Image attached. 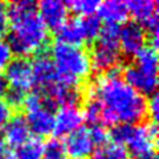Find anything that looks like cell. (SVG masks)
Masks as SVG:
<instances>
[{
	"label": "cell",
	"instance_id": "16",
	"mask_svg": "<svg viewBox=\"0 0 159 159\" xmlns=\"http://www.w3.org/2000/svg\"><path fill=\"white\" fill-rule=\"evenodd\" d=\"M4 139L7 142V147H19L24 142H27L31 135L29 127L23 116H12V118L3 127Z\"/></svg>",
	"mask_w": 159,
	"mask_h": 159
},
{
	"label": "cell",
	"instance_id": "15",
	"mask_svg": "<svg viewBox=\"0 0 159 159\" xmlns=\"http://www.w3.org/2000/svg\"><path fill=\"white\" fill-rule=\"evenodd\" d=\"M97 13L99 16L98 19L103 20L105 24L119 27L121 24H125L129 17L127 3L119 2V0H110V2L99 3Z\"/></svg>",
	"mask_w": 159,
	"mask_h": 159
},
{
	"label": "cell",
	"instance_id": "27",
	"mask_svg": "<svg viewBox=\"0 0 159 159\" xmlns=\"http://www.w3.org/2000/svg\"><path fill=\"white\" fill-rule=\"evenodd\" d=\"M0 159H16L15 152H12L11 148L3 145L2 142H0Z\"/></svg>",
	"mask_w": 159,
	"mask_h": 159
},
{
	"label": "cell",
	"instance_id": "19",
	"mask_svg": "<svg viewBox=\"0 0 159 159\" xmlns=\"http://www.w3.org/2000/svg\"><path fill=\"white\" fill-rule=\"evenodd\" d=\"M44 143L40 138H29L15 152L16 159H43Z\"/></svg>",
	"mask_w": 159,
	"mask_h": 159
},
{
	"label": "cell",
	"instance_id": "4",
	"mask_svg": "<svg viewBox=\"0 0 159 159\" xmlns=\"http://www.w3.org/2000/svg\"><path fill=\"white\" fill-rule=\"evenodd\" d=\"M123 80L139 94L152 96L158 88V53L150 45L135 56V61L125 68Z\"/></svg>",
	"mask_w": 159,
	"mask_h": 159
},
{
	"label": "cell",
	"instance_id": "12",
	"mask_svg": "<svg viewBox=\"0 0 159 159\" xmlns=\"http://www.w3.org/2000/svg\"><path fill=\"white\" fill-rule=\"evenodd\" d=\"M84 114L78 106H61L54 114L53 133L54 137H68L82 127Z\"/></svg>",
	"mask_w": 159,
	"mask_h": 159
},
{
	"label": "cell",
	"instance_id": "26",
	"mask_svg": "<svg viewBox=\"0 0 159 159\" xmlns=\"http://www.w3.org/2000/svg\"><path fill=\"white\" fill-rule=\"evenodd\" d=\"M8 29V17H7V8L6 4L0 2V37L6 33Z\"/></svg>",
	"mask_w": 159,
	"mask_h": 159
},
{
	"label": "cell",
	"instance_id": "9",
	"mask_svg": "<svg viewBox=\"0 0 159 159\" xmlns=\"http://www.w3.org/2000/svg\"><path fill=\"white\" fill-rule=\"evenodd\" d=\"M4 76L7 78L8 89L15 92H20L27 96L33 88V76H32V64L28 58L17 57L12 60L6 68Z\"/></svg>",
	"mask_w": 159,
	"mask_h": 159
},
{
	"label": "cell",
	"instance_id": "1",
	"mask_svg": "<svg viewBox=\"0 0 159 159\" xmlns=\"http://www.w3.org/2000/svg\"><path fill=\"white\" fill-rule=\"evenodd\" d=\"M82 114L92 126L134 125L146 118L147 101L121 74L110 72L99 74L90 84Z\"/></svg>",
	"mask_w": 159,
	"mask_h": 159
},
{
	"label": "cell",
	"instance_id": "21",
	"mask_svg": "<svg viewBox=\"0 0 159 159\" xmlns=\"http://www.w3.org/2000/svg\"><path fill=\"white\" fill-rule=\"evenodd\" d=\"M66 155L64 143L57 138H51L44 145L43 159H66Z\"/></svg>",
	"mask_w": 159,
	"mask_h": 159
},
{
	"label": "cell",
	"instance_id": "30",
	"mask_svg": "<svg viewBox=\"0 0 159 159\" xmlns=\"http://www.w3.org/2000/svg\"><path fill=\"white\" fill-rule=\"evenodd\" d=\"M70 159H82V158H70Z\"/></svg>",
	"mask_w": 159,
	"mask_h": 159
},
{
	"label": "cell",
	"instance_id": "24",
	"mask_svg": "<svg viewBox=\"0 0 159 159\" xmlns=\"http://www.w3.org/2000/svg\"><path fill=\"white\" fill-rule=\"evenodd\" d=\"M11 118H12V106L4 98H0V129L6 126Z\"/></svg>",
	"mask_w": 159,
	"mask_h": 159
},
{
	"label": "cell",
	"instance_id": "10",
	"mask_svg": "<svg viewBox=\"0 0 159 159\" xmlns=\"http://www.w3.org/2000/svg\"><path fill=\"white\" fill-rule=\"evenodd\" d=\"M118 45L122 54L135 57L146 47V32L135 21H126L118 29Z\"/></svg>",
	"mask_w": 159,
	"mask_h": 159
},
{
	"label": "cell",
	"instance_id": "20",
	"mask_svg": "<svg viewBox=\"0 0 159 159\" xmlns=\"http://www.w3.org/2000/svg\"><path fill=\"white\" fill-rule=\"evenodd\" d=\"M65 4L68 7V11L77 13L80 17H88L94 16V13L98 9L99 2L97 0H72Z\"/></svg>",
	"mask_w": 159,
	"mask_h": 159
},
{
	"label": "cell",
	"instance_id": "29",
	"mask_svg": "<svg viewBox=\"0 0 159 159\" xmlns=\"http://www.w3.org/2000/svg\"><path fill=\"white\" fill-rule=\"evenodd\" d=\"M135 159H158L155 151L154 152H150V154H146V155H142V157H137Z\"/></svg>",
	"mask_w": 159,
	"mask_h": 159
},
{
	"label": "cell",
	"instance_id": "22",
	"mask_svg": "<svg viewBox=\"0 0 159 159\" xmlns=\"http://www.w3.org/2000/svg\"><path fill=\"white\" fill-rule=\"evenodd\" d=\"M90 130V134H92V138L94 143H96V148L98 146H102L105 145L106 142H109V133L106 130V127H103L101 125H93L89 127Z\"/></svg>",
	"mask_w": 159,
	"mask_h": 159
},
{
	"label": "cell",
	"instance_id": "25",
	"mask_svg": "<svg viewBox=\"0 0 159 159\" xmlns=\"http://www.w3.org/2000/svg\"><path fill=\"white\" fill-rule=\"evenodd\" d=\"M158 109H159V101H158V94L155 93L150 96L147 102V114L148 117H151L154 123H157L158 121Z\"/></svg>",
	"mask_w": 159,
	"mask_h": 159
},
{
	"label": "cell",
	"instance_id": "8",
	"mask_svg": "<svg viewBox=\"0 0 159 159\" xmlns=\"http://www.w3.org/2000/svg\"><path fill=\"white\" fill-rule=\"evenodd\" d=\"M129 15H131L138 25L148 33L150 47L158 49V31H159V16L158 3L155 0H134L127 3Z\"/></svg>",
	"mask_w": 159,
	"mask_h": 159
},
{
	"label": "cell",
	"instance_id": "7",
	"mask_svg": "<svg viewBox=\"0 0 159 159\" xmlns=\"http://www.w3.org/2000/svg\"><path fill=\"white\" fill-rule=\"evenodd\" d=\"M25 109V122L29 131L36 138L51 135L54 125V106L39 93L29 94L24 99Z\"/></svg>",
	"mask_w": 159,
	"mask_h": 159
},
{
	"label": "cell",
	"instance_id": "28",
	"mask_svg": "<svg viewBox=\"0 0 159 159\" xmlns=\"http://www.w3.org/2000/svg\"><path fill=\"white\" fill-rule=\"evenodd\" d=\"M8 90V82H7V78L4 76L3 72H0V98H3L6 96V93Z\"/></svg>",
	"mask_w": 159,
	"mask_h": 159
},
{
	"label": "cell",
	"instance_id": "2",
	"mask_svg": "<svg viewBox=\"0 0 159 159\" xmlns=\"http://www.w3.org/2000/svg\"><path fill=\"white\" fill-rule=\"evenodd\" d=\"M6 8L8 24H11L7 43L12 53L24 58L40 54L48 45L49 31L37 15V4L31 0H20Z\"/></svg>",
	"mask_w": 159,
	"mask_h": 159
},
{
	"label": "cell",
	"instance_id": "5",
	"mask_svg": "<svg viewBox=\"0 0 159 159\" xmlns=\"http://www.w3.org/2000/svg\"><path fill=\"white\" fill-rule=\"evenodd\" d=\"M110 137L114 143L123 146L134 157H142L154 152L157 147L158 126L157 123H134L117 125L111 129Z\"/></svg>",
	"mask_w": 159,
	"mask_h": 159
},
{
	"label": "cell",
	"instance_id": "13",
	"mask_svg": "<svg viewBox=\"0 0 159 159\" xmlns=\"http://www.w3.org/2000/svg\"><path fill=\"white\" fill-rule=\"evenodd\" d=\"M37 15L43 24L52 31H57L68 21V7L60 0H43L37 4Z\"/></svg>",
	"mask_w": 159,
	"mask_h": 159
},
{
	"label": "cell",
	"instance_id": "23",
	"mask_svg": "<svg viewBox=\"0 0 159 159\" xmlns=\"http://www.w3.org/2000/svg\"><path fill=\"white\" fill-rule=\"evenodd\" d=\"M12 57H13V53L8 45L7 40L0 37V72L8 66V64L13 60Z\"/></svg>",
	"mask_w": 159,
	"mask_h": 159
},
{
	"label": "cell",
	"instance_id": "6",
	"mask_svg": "<svg viewBox=\"0 0 159 159\" xmlns=\"http://www.w3.org/2000/svg\"><path fill=\"white\" fill-rule=\"evenodd\" d=\"M118 29L119 27L117 25H102L101 33L89 54L92 70L105 74L116 72L119 66L122 61V53L118 45Z\"/></svg>",
	"mask_w": 159,
	"mask_h": 159
},
{
	"label": "cell",
	"instance_id": "18",
	"mask_svg": "<svg viewBox=\"0 0 159 159\" xmlns=\"http://www.w3.org/2000/svg\"><path fill=\"white\" fill-rule=\"evenodd\" d=\"M90 159H129V152L123 146L114 142H106L98 146L90 155Z\"/></svg>",
	"mask_w": 159,
	"mask_h": 159
},
{
	"label": "cell",
	"instance_id": "11",
	"mask_svg": "<svg viewBox=\"0 0 159 159\" xmlns=\"http://www.w3.org/2000/svg\"><path fill=\"white\" fill-rule=\"evenodd\" d=\"M32 64V76H33V86L36 88V93H44L52 85L58 81V73L54 68L51 57L47 54L40 53L37 57L31 61Z\"/></svg>",
	"mask_w": 159,
	"mask_h": 159
},
{
	"label": "cell",
	"instance_id": "17",
	"mask_svg": "<svg viewBox=\"0 0 159 159\" xmlns=\"http://www.w3.org/2000/svg\"><path fill=\"white\" fill-rule=\"evenodd\" d=\"M56 34H57V41L58 43L68 44V45L81 47L82 44L88 43L81 17L68 20L61 28L57 29Z\"/></svg>",
	"mask_w": 159,
	"mask_h": 159
},
{
	"label": "cell",
	"instance_id": "14",
	"mask_svg": "<svg viewBox=\"0 0 159 159\" xmlns=\"http://www.w3.org/2000/svg\"><path fill=\"white\" fill-rule=\"evenodd\" d=\"M62 143L66 154H69L72 158L86 159V157L92 155L96 150V143L92 138L90 130L86 127H80L78 130L69 134L68 137H65V142Z\"/></svg>",
	"mask_w": 159,
	"mask_h": 159
},
{
	"label": "cell",
	"instance_id": "3",
	"mask_svg": "<svg viewBox=\"0 0 159 159\" xmlns=\"http://www.w3.org/2000/svg\"><path fill=\"white\" fill-rule=\"evenodd\" d=\"M52 62L58 76L68 82L81 85L84 78L92 73L89 54L81 47L54 43L52 47Z\"/></svg>",
	"mask_w": 159,
	"mask_h": 159
}]
</instances>
